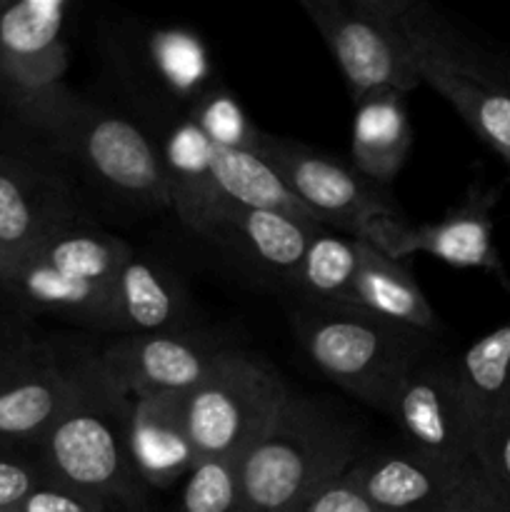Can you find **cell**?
<instances>
[{
    "label": "cell",
    "mask_w": 510,
    "mask_h": 512,
    "mask_svg": "<svg viewBox=\"0 0 510 512\" xmlns=\"http://www.w3.org/2000/svg\"><path fill=\"white\" fill-rule=\"evenodd\" d=\"M130 408L133 398L105 373L98 353H88L68 405L33 458L53 483L145 508L148 493L135 478L128 453Z\"/></svg>",
    "instance_id": "obj_1"
},
{
    "label": "cell",
    "mask_w": 510,
    "mask_h": 512,
    "mask_svg": "<svg viewBox=\"0 0 510 512\" xmlns=\"http://www.w3.org/2000/svg\"><path fill=\"white\" fill-rule=\"evenodd\" d=\"M358 455V433L343 415L290 393L238 463L248 512H300L315 490L340 478Z\"/></svg>",
    "instance_id": "obj_2"
},
{
    "label": "cell",
    "mask_w": 510,
    "mask_h": 512,
    "mask_svg": "<svg viewBox=\"0 0 510 512\" xmlns=\"http://www.w3.org/2000/svg\"><path fill=\"white\" fill-rule=\"evenodd\" d=\"M398 25L420 85L443 95L510 165V75L430 3L405 0Z\"/></svg>",
    "instance_id": "obj_3"
},
{
    "label": "cell",
    "mask_w": 510,
    "mask_h": 512,
    "mask_svg": "<svg viewBox=\"0 0 510 512\" xmlns=\"http://www.w3.org/2000/svg\"><path fill=\"white\" fill-rule=\"evenodd\" d=\"M300 345L315 368L360 403L388 415L405 370L433 340L358 308L305 305L293 318Z\"/></svg>",
    "instance_id": "obj_4"
},
{
    "label": "cell",
    "mask_w": 510,
    "mask_h": 512,
    "mask_svg": "<svg viewBox=\"0 0 510 512\" xmlns=\"http://www.w3.org/2000/svg\"><path fill=\"white\" fill-rule=\"evenodd\" d=\"M130 255L123 238L75 218L20 260L0 280V293L25 313L98 328L110 283Z\"/></svg>",
    "instance_id": "obj_5"
},
{
    "label": "cell",
    "mask_w": 510,
    "mask_h": 512,
    "mask_svg": "<svg viewBox=\"0 0 510 512\" xmlns=\"http://www.w3.org/2000/svg\"><path fill=\"white\" fill-rule=\"evenodd\" d=\"M43 135L113 198L138 208H168L160 148L135 120L73 93Z\"/></svg>",
    "instance_id": "obj_6"
},
{
    "label": "cell",
    "mask_w": 510,
    "mask_h": 512,
    "mask_svg": "<svg viewBox=\"0 0 510 512\" xmlns=\"http://www.w3.org/2000/svg\"><path fill=\"white\" fill-rule=\"evenodd\" d=\"M70 0H0V103L20 123L43 133L70 100Z\"/></svg>",
    "instance_id": "obj_7"
},
{
    "label": "cell",
    "mask_w": 510,
    "mask_h": 512,
    "mask_svg": "<svg viewBox=\"0 0 510 512\" xmlns=\"http://www.w3.org/2000/svg\"><path fill=\"white\" fill-rule=\"evenodd\" d=\"M288 395L285 380L268 363L230 350L188 393V430L200 460L240 463Z\"/></svg>",
    "instance_id": "obj_8"
},
{
    "label": "cell",
    "mask_w": 510,
    "mask_h": 512,
    "mask_svg": "<svg viewBox=\"0 0 510 512\" xmlns=\"http://www.w3.org/2000/svg\"><path fill=\"white\" fill-rule=\"evenodd\" d=\"M405 0H303L310 23L328 45L358 103L375 90L413 93L418 73L405 50L398 15Z\"/></svg>",
    "instance_id": "obj_9"
},
{
    "label": "cell",
    "mask_w": 510,
    "mask_h": 512,
    "mask_svg": "<svg viewBox=\"0 0 510 512\" xmlns=\"http://www.w3.org/2000/svg\"><path fill=\"white\" fill-rule=\"evenodd\" d=\"M388 418L415 453L448 468L475 465L478 430L460 388L455 360L420 355L400 378Z\"/></svg>",
    "instance_id": "obj_10"
},
{
    "label": "cell",
    "mask_w": 510,
    "mask_h": 512,
    "mask_svg": "<svg viewBox=\"0 0 510 512\" xmlns=\"http://www.w3.org/2000/svg\"><path fill=\"white\" fill-rule=\"evenodd\" d=\"M85 355L33 340L0 348V450L33 455L68 405Z\"/></svg>",
    "instance_id": "obj_11"
},
{
    "label": "cell",
    "mask_w": 510,
    "mask_h": 512,
    "mask_svg": "<svg viewBox=\"0 0 510 512\" xmlns=\"http://www.w3.org/2000/svg\"><path fill=\"white\" fill-rule=\"evenodd\" d=\"M260 155L278 170L290 193L325 228H338L350 238L365 220L398 213L380 185L365 180L353 165L318 153L290 138L263 135Z\"/></svg>",
    "instance_id": "obj_12"
},
{
    "label": "cell",
    "mask_w": 510,
    "mask_h": 512,
    "mask_svg": "<svg viewBox=\"0 0 510 512\" xmlns=\"http://www.w3.org/2000/svg\"><path fill=\"white\" fill-rule=\"evenodd\" d=\"M235 345L215 333L120 335L98 353L105 373L130 395L190 393Z\"/></svg>",
    "instance_id": "obj_13"
},
{
    "label": "cell",
    "mask_w": 510,
    "mask_h": 512,
    "mask_svg": "<svg viewBox=\"0 0 510 512\" xmlns=\"http://www.w3.org/2000/svg\"><path fill=\"white\" fill-rule=\"evenodd\" d=\"M80 218L63 178L0 153V280L50 233Z\"/></svg>",
    "instance_id": "obj_14"
},
{
    "label": "cell",
    "mask_w": 510,
    "mask_h": 512,
    "mask_svg": "<svg viewBox=\"0 0 510 512\" xmlns=\"http://www.w3.org/2000/svg\"><path fill=\"white\" fill-rule=\"evenodd\" d=\"M470 468H448L415 450H385V453L358 455L345 470V478L378 508L390 512H443L455 498Z\"/></svg>",
    "instance_id": "obj_15"
},
{
    "label": "cell",
    "mask_w": 510,
    "mask_h": 512,
    "mask_svg": "<svg viewBox=\"0 0 510 512\" xmlns=\"http://www.w3.org/2000/svg\"><path fill=\"white\" fill-rule=\"evenodd\" d=\"M190 313V298L178 275L133 250L110 283L98 328L120 335L180 333L193 328Z\"/></svg>",
    "instance_id": "obj_16"
},
{
    "label": "cell",
    "mask_w": 510,
    "mask_h": 512,
    "mask_svg": "<svg viewBox=\"0 0 510 512\" xmlns=\"http://www.w3.org/2000/svg\"><path fill=\"white\" fill-rule=\"evenodd\" d=\"M128 453L135 478L145 493L185 483L200 463L188 430V393L133 398Z\"/></svg>",
    "instance_id": "obj_17"
},
{
    "label": "cell",
    "mask_w": 510,
    "mask_h": 512,
    "mask_svg": "<svg viewBox=\"0 0 510 512\" xmlns=\"http://www.w3.org/2000/svg\"><path fill=\"white\" fill-rule=\"evenodd\" d=\"M318 228L323 225L295 215L225 203L210 243L228 250L253 273L290 285Z\"/></svg>",
    "instance_id": "obj_18"
},
{
    "label": "cell",
    "mask_w": 510,
    "mask_h": 512,
    "mask_svg": "<svg viewBox=\"0 0 510 512\" xmlns=\"http://www.w3.org/2000/svg\"><path fill=\"white\" fill-rule=\"evenodd\" d=\"M500 188H483L473 183L465 198L435 223L413 225L408 240V258L425 253L440 263L465 270H485L498 283L508 285L510 278L503 258L495 248L493 208Z\"/></svg>",
    "instance_id": "obj_19"
},
{
    "label": "cell",
    "mask_w": 510,
    "mask_h": 512,
    "mask_svg": "<svg viewBox=\"0 0 510 512\" xmlns=\"http://www.w3.org/2000/svg\"><path fill=\"white\" fill-rule=\"evenodd\" d=\"M163 160L168 208L183 228L210 240L228 200L213 173V148L190 118H178L158 143Z\"/></svg>",
    "instance_id": "obj_20"
},
{
    "label": "cell",
    "mask_w": 510,
    "mask_h": 512,
    "mask_svg": "<svg viewBox=\"0 0 510 512\" xmlns=\"http://www.w3.org/2000/svg\"><path fill=\"white\" fill-rule=\"evenodd\" d=\"M413 148L405 93L375 90L355 103L350 153L353 168L375 185H388L398 178Z\"/></svg>",
    "instance_id": "obj_21"
},
{
    "label": "cell",
    "mask_w": 510,
    "mask_h": 512,
    "mask_svg": "<svg viewBox=\"0 0 510 512\" xmlns=\"http://www.w3.org/2000/svg\"><path fill=\"white\" fill-rule=\"evenodd\" d=\"M350 308L430 338L440 328L438 315L415 275L400 260L388 258L365 243H360V268L350 293Z\"/></svg>",
    "instance_id": "obj_22"
},
{
    "label": "cell",
    "mask_w": 510,
    "mask_h": 512,
    "mask_svg": "<svg viewBox=\"0 0 510 512\" xmlns=\"http://www.w3.org/2000/svg\"><path fill=\"white\" fill-rule=\"evenodd\" d=\"M143 73L155 95L168 103L190 105L213 83V65L203 40L185 28H155L143 38Z\"/></svg>",
    "instance_id": "obj_23"
},
{
    "label": "cell",
    "mask_w": 510,
    "mask_h": 512,
    "mask_svg": "<svg viewBox=\"0 0 510 512\" xmlns=\"http://www.w3.org/2000/svg\"><path fill=\"white\" fill-rule=\"evenodd\" d=\"M360 268V240L318 228L305 248L290 288L305 305L315 308H350L355 275Z\"/></svg>",
    "instance_id": "obj_24"
},
{
    "label": "cell",
    "mask_w": 510,
    "mask_h": 512,
    "mask_svg": "<svg viewBox=\"0 0 510 512\" xmlns=\"http://www.w3.org/2000/svg\"><path fill=\"white\" fill-rule=\"evenodd\" d=\"M455 370L480 435L483 425L510 403V318L470 343L455 360Z\"/></svg>",
    "instance_id": "obj_25"
},
{
    "label": "cell",
    "mask_w": 510,
    "mask_h": 512,
    "mask_svg": "<svg viewBox=\"0 0 510 512\" xmlns=\"http://www.w3.org/2000/svg\"><path fill=\"white\" fill-rule=\"evenodd\" d=\"M213 173L215 183H218L220 193L228 203L243 205V208L275 210V213L295 215V218L318 223L305 210V205L290 193L278 170L260 153L213 148Z\"/></svg>",
    "instance_id": "obj_26"
},
{
    "label": "cell",
    "mask_w": 510,
    "mask_h": 512,
    "mask_svg": "<svg viewBox=\"0 0 510 512\" xmlns=\"http://www.w3.org/2000/svg\"><path fill=\"white\" fill-rule=\"evenodd\" d=\"M185 118L193 120L195 128L205 135L213 148L225 150H253L260 153L263 130L245 115L235 95L220 85H210L198 100L188 108Z\"/></svg>",
    "instance_id": "obj_27"
},
{
    "label": "cell",
    "mask_w": 510,
    "mask_h": 512,
    "mask_svg": "<svg viewBox=\"0 0 510 512\" xmlns=\"http://www.w3.org/2000/svg\"><path fill=\"white\" fill-rule=\"evenodd\" d=\"M178 512H248L233 460H200L185 478Z\"/></svg>",
    "instance_id": "obj_28"
},
{
    "label": "cell",
    "mask_w": 510,
    "mask_h": 512,
    "mask_svg": "<svg viewBox=\"0 0 510 512\" xmlns=\"http://www.w3.org/2000/svg\"><path fill=\"white\" fill-rule=\"evenodd\" d=\"M475 465L500 510L510 512V403L480 430L475 443Z\"/></svg>",
    "instance_id": "obj_29"
},
{
    "label": "cell",
    "mask_w": 510,
    "mask_h": 512,
    "mask_svg": "<svg viewBox=\"0 0 510 512\" xmlns=\"http://www.w3.org/2000/svg\"><path fill=\"white\" fill-rule=\"evenodd\" d=\"M10 512H145V508H128L115 500L80 493V490L48 480Z\"/></svg>",
    "instance_id": "obj_30"
},
{
    "label": "cell",
    "mask_w": 510,
    "mask_h": 512,
    "mask_svg": "<svg viewBox=\"0 0 510 512\" xmlns=\"http://www.w3.org/2000/svg\"><path fill=\"white\" fill-rule=\"evenodd\" d=\"M43 483H48V475L33 455L0 450V512L18 508Z\"/></svg>",
    "instance_id": "obj_31"
},
{
    "label": "cell",
    "mask_w": 510,
    "mask_h": 512,
    "mask_svg": "<svg viewBox=\"0 0 510 512\" xmlns=\"http://www.w3.org/2000/svg\"><path fill=\"white\" fill-rule=\"evenodd\" d=\"M300 512H390L370 503L348 478L345 473L340 478L330 480L323 488L315 490Z\"/></svg>",
    "instance_id": "obj_32"
}]
</instances>
